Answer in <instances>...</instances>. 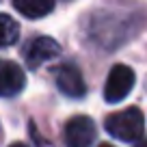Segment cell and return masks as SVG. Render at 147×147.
Returning <instances> with one entry per match:
<instances>
[{
	"instance_id": "obj_3",
	"label": "cell",
	"mask_w": 147,
	"mask_h": 147,
	"mask_svg": "<svg viewBox=\"0 0 147 147\" xmlns=\"http://www.w3.org/2000/svg\"><path fill=\"white\" fill-rule=\"evenodd\" d=\"M95 138V123L91 117L76 115L65 123V145L67 147H91Z\"/></svg>"
},
{
	"instance_id": "obj_7",
	"label": "cell",
	"mask_w": 147,
	"mask_h": 147,
	"mask_svg": "<svg viewBox=\"0 0 147 147\" xmlns=\"http://www.w3.org/2000/svg\"><path fill=\"white\" fill-rule=\"evenodd\" d=\"M13 7L24 18L39 20V18H46L48 13H52L54 0H13Z\"/></svg>"
},
{
	"instance_id": "obj_6",
	"label": "cell",
	"mask_w": 147,
	"mask_h": 147,
	"mask_svg": "<svg viewBox=\"0 0 147 147\" xmlns=\"http://www.w3.org/2000/svg\"><path fill=\"white\" fill-rule=\"evenodd\" d=\"M59 54H61L59 41H54L52 37H37L26 48V63L35 69V67H39V65L48 63V61L56 59Z\"/></svg>"
},
{
	"instance_id": "obj_1",
	"label": "cell",
	"mask_w": 147,
	"mask_h": 147,
	"mask_svg": "<svg viewBox=\"0 0 147 147\" xmlns=\"http://www.w3.org/2000/svg\"><path fill=\"white\" fill-rule=\"evenodd\" d=\"M104 128L110 136L119 138V141H136L141 138L143 128H145V121H143V113L136 106H130L123 108L119 113H113V115L106 117Z\"/></svg>"
},
{
	"instance_id": "obj_10",
	"label": "cell",
	"mask_w": 147,
	"mask_h": 147,
	"mask_svg": "<svg viewBox=\"0 0 147 147\" xmlns=\"http://www.w3.org/2000/svg\"><path fill=\"white\" fill-rule=\"evenodd\" d=\"M9 147H28V145H24V143H13V145H9Z\"/></svg>"
},
{
	"instance_id": "obj_4",
	"label": "cell",
	"mask_w": 147,
	"mask_h": 147,
	"mask_svg": "<svg viewBox=\"0 0 147 147\" xmlns=\"http://www.w3.org/2000/svg\"><path fill=\"white\" fill-rule=\"evenodd\" d=\"M54 82H56V87H59V91L65 93L67 97H82L84 93H87L82 74L71 63H65V65H61V67L54 69Z\"/></svg>"
},
{
	"instance_id": "obj_8",
	"label": "cell",
	"mask_w": 147,
	"mask_h": 147,
	"mask_svg": "<svg viewBox=\"0 0 147 147\" xmlns=\"http://www.w3.org/2000/svg\"><path fill=\"white\" fill-rule=\"evenodd\" d=\"M20 39V26L11 15L0 13V46H13Z\"/></svg>"
},
{
	"instance_id": "obj_2",
	"label": "cell",
	"mask_w": 147,
	"mask_h": 147,
	"mask_svg": "<svg viewBox=\"0 0 147 147\" xmlns=\"http://www.w3.org/2000/svg\"><path fill=\"white\" fill-rule=\"evenodd\" d=\"M134 80H136V76H134L132 67H128L123 63L113 65L104 84V100L108 104H117V102L125 100L134 87Z\"/></svg>"
},
{
	"instance_id": "obj_9",
	"label": "cell",
	"mask_w": 147,
	"mask_h": 147,
	"mask_svg": "<svg viewBox=\"0 0 147 147\" xmlns=\"http://www.w3.org/2000/svg\"><path fill=\"white\" fill-rule=\"evenodd\" d=\"M136 147H147V138H143V141H141V143H138V145H136Z\"/></svg>"
},
{
	"instance_id": "obj_5",
	"label": "cell",
	"mask_w": 147,
	"mask_h": 147,
	"mask_svg": "<svg viewBox=\"0 0 147 147\" xmlns=\"http://www.w3.org/2000/svg\"><path fill=\"white\" fill-rule=\"evenodd\" d=\"M26 84V74L13 61H0V97H15Z\"/></svg>"
},
{
	"instance_id": "obj_11",
	"label": "cell",
	"mask_w": 147,
	"mask_h": 147,
	"mask_svg": "<svg viewBox=\"0 0 147 147\" xmlns=\"http://www.w3.org/2000/svg\"><path fill=\"white\" fill-rule=\"evenodd\" d=\"M100 147H115V145H110V143H102Z\"/></svg>"
}]
</instances>
